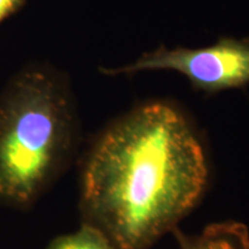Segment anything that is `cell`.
<instances>
[{"label":"cell","instance_id":"cell-2","mask_svg":"<svg viewBox=\"0 0 249 249\" xmlns=\"http://www.w3.org/2000/svg\"><path fill=\"white\" fill-rule=\"evenodd\" d=\"M75 138L65 81L37 65L15 73L0 91V204L30 208L65 169Z\"/></svg>","mask_w":249,"mask_h":249},{"label":"cell","instance_id":"cell-3","mask_svg":"<svg viewBox=\"0 0 249 249\" xmlns=\"http://www.w3.org/2000/svg\"><path fill=\"white\" fill-rule=\"evenodd\" d=\"M169 70L185 75L196 89L217 92L249 85V39L220 38L203 49L160 48L127 66L105 70L107 74H134Z\"/></svg>","mask_w":249,"mask_h":249},{"label":"cell","instance_id":"cell-6","mask_svg":"<svg viewBox=\"0 0 249 249\" xmlns=\"http://www.w3.org/2000/svg\"><path fill=\"white\" fill-rule=\"evenodd\" d=\"M23 0H0V23L20 7Z\"/></svg>","mask_w":249,"mask_h":249},{"label":"cell","instance_id":"cell-1","mask_svg":"<svg viewBox=\"0 0 249 249\" xmlns=\"http://www.w3.org/2000/svg\"><path fill=\"white\" fill-rule=\"evenodd\" d=\"M207 180L203 148L186 118L166 103L143 105L108 127L87 154L82 223L117 249H147L195 207Z\"/></svg>","mask_w":249,"mask_h":249},{"label":"cell","instance_id":"cell-5","mask_svg":"<svg viewBox=\"0 0 249 249\" xmlns=\"http://www.w3.org/2000/svg\"><path fill=\"white\" fill-rule=\"evenodd\" d=\"M46 249H117L97 227L82 223L76 232L53 239Z\"/></svg>","mask_w":249,"mask_h":249},{"label":"cell","instance_id":"cell-4","mask_svg":"<svg viewBox=\"0 0 249 249\" xmlns=\"http://www.w3.org/2000/svg\"><path fill=\"white\" fill-rule=\"evenodd\" d=\"M180 249H249V230L239 222L211 224L200 234L187 235L173 230Z\"/></svg>","mask_w":249,"mask_h":249}]
</instances>
